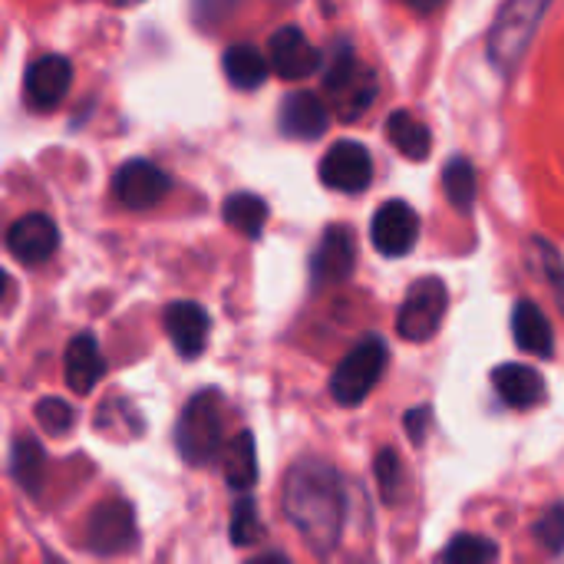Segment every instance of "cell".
<instances>
[{
	"label": "cell",
	"instance_id": "1",
	"mask_svg": "<svg viewBox=\"0 0 564 564\" xmlns=\"http://www.w3.org/2000/svg\"><path fill=\"white\" fill-rule=\"evenodd\" d=\"M284 516L317 555L334 552L344 529L340 476L321 459L297 463L284 482Z\"/></svg>",
	"mask_w": 564,
	"mask_h": 564
},
{
	"label": "cell",
	"instance_id": "2",
	"mask_svg": "<svg viewBox=\"0 0 564 564\" xmlns=\"http://www.w3.org/2000/svg\"><path fill=\"white\" fill-rule=\"evenodd\" d=\"M321 69H324V89L334 99L337 116L344 122L360 119L373 106V99H377V76H373L370 66H364L354 56V46L347 40H337V46L327 53V63Z\"/></svg>",
	"mask_w": 564,
	"mask_h": 564
},
{
	"label": "cell",
	"instance_id": "3",
	"mask_svg": "<svg viewBox=\"0 0 564 564\" xmlns=\"http://www.w3.org/2000/svg\"><path fill=\"white\" fill-rule=\"evenodd\" d=\"M225 446V423H221V397L205 390L188 400L175 426V449L188 466H212Z\"/></svg>",
	"mask_w": 564,
	"mask_h": 564
},
{
	"label": "cell",
	"instance_id": "4",
	"mask_svg": "<svg viewBox=\"0 0 564 564\" xmlns=\"http://www.w3.org/2000/svg\"><path fill=\"white\" fill-rule=\"evenodd\" d=\"M542 17H545V3H535V0H516L499 10L489 30V59L502 73H512L522 63V56L529 53L539 33Z\"/></svg>",
	"mask_w": 564,
	"mask_h": 564
},
{
	"label": "cell",
	"instance_id": "5",
	"mask_svg": "<svg viewBox=\"0 0 564 564\" xmlns=\"http://www.w3.org/2000/svg\"><path fill=\"white\" fill-rule=\"evenodd\" d=\"M387 360H390V350L383 344V337H364L334 370L330 377V397L340 403V406H360L370 390L380 383L383 370H387Z\"/></svg>",
	"mask_w": 564,
	"mask_h": 564
},
{
	"label": "cell",
	"instance_id": "6",
	"mask_svg": "<svg viewBox=\"0 0 564 564\" xmlns=\"http://www.w3.org/2000/svg\"><path fill=\"white\" fill-rule=\"evenodd\" d=\"M446 307H449V291L440 278H420L400 311H397V334L410 344H423L430 340L440 327H443V317H446Z\"/></svg>",
	"mask_w": 564,
	"mask_h": 564
},
{
	"label": "cell",
	"instance_id": "7",
	"mask_svg": "<svg viewBox=\"0 0 564 564\" xmlns=\"http://www.w3.org/2000/svg\"><path fill=\"white\" fill-rule=\"evenodd\" d=\"M139 532H135V512L122 499H106L99 502L89 519H86V549L99 558L122 555L135 549Z\"/></svg>",
	"mask_w": 564,
	"mask_h": 564
},
{
	"label": "cell",
	"instance_id": "8",
	"mask_svg": "<svg viewBox=\"0 0 564 564\" xmlns=\"http://www.w3.org/2000/svg\"><path fill=\"white\" fill-rule=\"evenodd\" d=\"M169 188H172V175L149 159H129L112 175V195L132 212H145L159 205L169 195Z\"/></svg>",
	"mask_w": 564,
	"mask_h": 564
},
{
	"label": "cell",
	"instance_id": "9",
	"mask_svg": "<svg viewBox=\"0 0 564 564\" xmlns=\"http://www.w3.org/2000/svg\"><path fill=\"white\" fill-rule=\"evenodd\" d=\"M321 182L334 192L357 195L373 182V159L364 142L340 139L321 159Z\"/></svg>",
	"mask_w": 564,
	"mask_h": 564
},
{
	"label": "cell",
	"instance_id": "10",
	"mask_svg": "<svg viewBox=\"0 0 564 564\" xmlns=\"http://www.w3.org/2000/svg\"><path fill=\"white\" fill-rule=\"evenodd\" d=\"M264 59H268V69H274L281 79H307L324 66V53L294 23L271 33Z\"/></svg>",
	"mask_w": 564,
	"mask_h": 564
},
{
	"label": "cell",
	"instance_id": "11",
	"mask_svg": "<svg viewBox=\"0 0 564 564\" xmlns=\"http://www.w3.org/2000/svg\"><path fill=\"white\" fill-rule=\"evenodd\" d=\"M416 238H420V215L406 202L390 198L377 208L370 221V241L383 258L410 254L416 248Z\"/></svg>",
	"mask_w": 564,
	"mask_h": 564
},
{
	"label": "cell",
	"instance_id": "12",
	"mask_svg": "<svg viewBox=\"0 0 564 564\" xmlns=\"http://www.w3.org/2000/svg\"><path fill=\"white\" fill-rule=\"evenodd\" d=\"M357 268V241L347 225H330L321 235V245L311 258V281L314 288L324 284H340L354 274Z\"/></svg>",
	"mask_w": 564,
	"mask_h": 564
},
{
	"label": "cell",
	"instance_id": "13",
	"mask_svg": "<svg viewBox=\"0 0 564 564\" xmlns=\"http://www.w3.org/2000/svg\"><path fill=\"white\" fill-rule=\"evenodd\" d=\"M73 86V63L59 53H46L33 59L23 73V93L33 109H53L63 102V96Z\"/></svg>",
	"mask_w": 564,
	"mask_h": 564
},
{
	"label": "cell",
	"instance_id": "14",
	"mask_svg": "<svg viewBox=\"0 0 564 564\" xmlns=\"http://www.w3.org/2000/svg\"><path fill=\"white\" fill-rule=\"evenodd\" d=\"M162 327L175 347V354L182 360H195L205 354L208 334H212V321L208 311L195 301H172L162 314Z\"/></svg>",
	"mask_w": 564,
	"mask_h": 564
},
{
	"label": "cell",
	"instance_id": "15",
	"mask_svg": "<svg viewBox=\"0 0 564 564\" xmlns=\"http://www.w3.org/2000/svg\"><path fill=\"white\" fill-rule=\"evenodd\" d=\"M330 126V112L324 106V99L317 93H307V89H297V93H288L281 99V112H278V129L284 139H294V142H317Z\"/></svg>",
	"mask_w": 564,
	"mask_h": 564
},
{
	"label": "cell",
	"instance_id": "16",
	"mask_svg": "<svg viewBox=\"0 0 564 564\" xmlns=\"http://www.w3.org/2000/svg\"><path fill=\"white\" fill-rule=\"evenodd\" d=\"M59 248V228L50 215H23L10 225L7 231V251L20 264H43L56 254Z\"/></svg>",
	"mask_w": 564,
	"mask_h": 564
},
{
	"label": "cell",
	"instance_id": "17",
	"mask_svg": "<svg viewBox=\"0 0 564 564\" xmlns=\"http://www.w3.org/2000/svg\"><path fill=\"white\" fill-rule=\"evenodd\" d=\"M63 364H66V383L79 397H89L99 387V380L106 377V357L93 334H76L66 347Z\"/></svg>",
	"mask_w": 564,
	"mask_h": 564
},
{
	"label": "cell",
	"instance_id": "18",
	"mask_svg": "<svg viewBox=\"0 0 564 564\" xmlns=\"http://www.w3.org/2000/svg\"><path fill=\"white\" fill-rule=\"evenodd\" d=\"M492 387H496L499 400L512 410H532L545 400L542 373L525 364H499L492 370Z\"/></svg>",
	"mask_w": 564,
	"mask_h": 564
},
{
	"label": "cell",
	"instance_id": "19",
	"mask_svg": "<svg viewBox=\"0 0 564 564\" xmlns=\"http://www.w3.org/2000/svg\"><path fill=\"white\" fill-rule=\"evenodd\" d=\"M512 334H516V344L532 354V357H555V330L549 324V317L542 314L539 304L532 301H519L512 307Z\"/></svg>",
	"mask_w": 564,
	"mask_h": 564
},
{
	"label": "cell",
	"instance_id": "20",
	"mask_svg": "<svg viewBox=\"0 0 564 564\" xmlns=\"http://www.w3.org/2000/svg\"><path fill=\"white\" fill-rule=\"evenodd\" d=\"M221 469H225V482L235 492H251L258 482V453H254V436L248 430H241L231 443L221 446Z\"/></svg>",
	"mask_w": 564,
	"mask_h": 564
},
{
	"label": "cell",
	"instance_id": "21",
	"mask_svg": "<svg viewBox=\"0 0 564 564\" xmlns=\"http://www.w3.org/2000/svg\"><path fill=\"white\" fill-rule=\"evenodd\" d=\"M268 59L251 43H231L225 50V76L235 89H261L268 83Z\"/></svg>",
	"mask_w": 564,
	"mask_h": 564
},
{
	"label": "cell",
	"instance_id": "22",
	"mask_svg": "<svg viewBox=\"0 0 564 564\" xmlns=\"http://www.w3.org/2000/svg\"><path fill=\"white\" fill-rule=\"evenodd\" d=\"M387 135H390L393 149H397L400 155L413 159V162H423V159L430 155V149H433V132H430L413 112H406V109L390 112V119H387Z\"/></svg>",
	"mask_w": 564,
	"mask_h": 564
},
{
	"label": "cell",
	"instance_id": "23",
	"mask_svg": "<svg viewBox=\"0 0 564 564\" xmlns=\"http://www.w3.org/2000/svg\"><path fill=\"white\" fill-rule=\"evenodd\" d=\"M221 215L228 221V228H235L245 238H261L264 225H268V202L254 192H235L225 198Z\"/></svg>",
	"mask_w": 564,
	"mask_h": 564
},
{
	"label": "cell",
	"instance_id": "24",
	"mask_svg": "<svg viewBox=\"0 0 564 564\" xmlns=\"http://www.w3.org/2000/svg\"><path fill=\"white\" fill-rule=\"evenodd\" d=\"M43 473H46V453L33 436H20L10 449V476L26 496H36L43 489Z\"/></svg>",
	"mask_w": 564,
	"mask_h": 564
},
{
	"label": "cell",
	"instance_id": "25",
	"mask_svg": "<svg viewBox=\"0 0 564 564\" xmlns=\"http://www.w3.org/2000/svg\"><path fill=\"white\" fill-rule=\"evenodd\" d=\"M443 192H446V202H449L456 212H463V215L473 212L476 192H479V188H476V169H473L469 159L453 155V159L446 162V169H443Z\"/></svg>",
	"mask_w": 564,
	"mask_h": 564
},
{
	"label": "cell",
	"instance_id": "26",
	"mask_svg": "<svg viewBox=\"0 0 564 564\" xmlns=\"http://www.w3.org/2000/svg\"><path fill=\"white\" fill-rule=\"evenodd\" d=\"M496 542L482 539V535H456L446 552H443V562L446 564H496Z\"/></svg>",
	"mask_w": 564,
	"mask_h": 564
},
{
	"label": "cell",
	"instance_id": "27",
	"mask_svg": "<svg viewBox=\"0 0 564 564\" xmlns=\"http://www.w3.org/2000/svg\"><path fill=\"white\" fill-rule=\"evenodd\" d=\"M373 476H377V486H380V499L387 506H397L400 502V489H403V463L397 456V449L383 446L373 459Z\"/></svg>",
	"mask_w": 564,
	"mask_h": 564
},
{
	"label": "cell",
	"instance_id": "28",
	"mask_svg": "<svg viewBox=\"0 0 564 564\" xmlns=\"http://www.w3.org/2000/svg\"><path fill=\"white\" fill-rule=\"evenodd\" d=\"M264 539V529H261V516H258V506L251 496H241L231 509V542L238 549H248L254 542Z\"/></svg>",
	"mask_w": 564,
	"mask_h": 564
},
{
	"label": "cell",
	"instance_id": "29",
	"mask_svg": "<svg viewBox=\"0 0 564 564\" xmlns=\"http://www.w3.org/2000/svg\"><path fill=\"white\" fill-rule=\"evenodd\" d=\"M73 420H76V413H73V406H69L63 397H43V400L36 403V423H40L50 436L69 433V430H73Z\"/></svg>",
	"mask_w": 564,
	"mask_h": 564
},
{
	"label": "cell",
	"instance_id": "30",
	"mask_svg": "<svg viewBox=\"0 0 564 564\" xmlns=\"http://www.w3.org/2000/svg\"><path fill=\"white\" fill-rule=\"evenodd\" d=\"M535 535L545 542V549L552 552V555H558L562 552V535H564V509L555 502L542 519H539V525H535Z\"/></svg>",
	"mask_w": 564,
	"mask_h": 564
},
{
	"label": "cell",
	"instance_id": "31",
	"mask_svg": "<svg viewBox=\"0 0 564 564\" xmlns=\"http://www.w3.org/2000/svg\"><path fill=\"white\" fill-rule=\"evenodd\" d=\"M430 426H433V406H413V410H406V416H403V430H406V436H410V443L413 446H423L426 443V433H430Z\"/></svg>",
	"mask_w": 564,
	"mask_h": 564
},
{
	"label": "cell",
	"instance_id": "32",
	"mask_svg": "<svg viewBox=\"0 0 564 564\" xmlns=\"http://www.w3.org/2000/svg\"><path fill=\"white\" fill-rule=\"evenodd\" d=\"M245 564H291V558L281 555V552H264V555H258V558H251V562Z\"/></svg>",
	"mask_w": 564,
	"mask_h": 564
},
{
	"label": "cell",
	"instance_id": "33",
	"mask_svg": "<svg viewBox=\"0 0 564 564\" xmlns=\"http://www.w3.org/2000/svg\"><path fill=\"white\" fill-rule=\"evenodd\" d=\"M7 291H10V278H7V271L0 268V301L7 297Z\"/></svg>",
	"mask_w": 564,
	"mask_h": 564
},
{
	"label": "cell",
	"instance_id": "34",
	"mask_svg": "<svg viewBox=\"0 0 564 564\" xmlns=\"http://www.w3.org/2000/svg\"><path fill=\"white\" fill-rule=\"evenodd\" d=\"M43 564H66V562H59L56 555H50V552H46V555H43Z\"/></svg>",
	"mask_w": 564,
	"mask_h": 564
}]
</instances>
